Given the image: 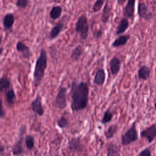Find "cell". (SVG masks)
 Listing matches in <instances>:
<instances>
[{"mask_svg": "<svg viewBox=\"0 0 156 156\" xmlns=\"http://www.w3.org/2000/svg\"><path fill=\"white\" fill-rule=\"evenodd\" d=\"M70 94L72 98L71 108L73 112H77L85 109L88 105L89 87L84 82L77 83L73 81L71 85Z\"/></svg>", "mask_w": 156, "mask_h": 156, "instance_id": "1", "label": "cell"}, {"mask_svg": "<svg viewBox=\"0 0 156 156\" xmlns=\"http://www.w3.org/2000/svg\"><path fill=\"white\" fill-rule=\"evenodd\" d=\"M48 65V56L46 50L42 48L40 51V55L36 60L34 71V80L35 87H38L41 83V81L44 76L45 70Z\"/></svg>", "mask_w": 156, "mask_h": 156, "instance_id": "2", "label": "cell"}, {"mask_svg": "<svg viewBox=\"0 0 156 156\" xmlns=\"http://www.w3.org/2000/svg\"><path fill=\"white\" fill-rule=\"evenodd\" d=\"M75 30L80 35L82 39H87L88 35L89 25L86 16L82 15L79 17L75 25Z\"/></svg>", "mask_w": 156, "mask_h": 156, "instance_id": "3", "label": "cell"}, {"mask_svg": "<svg viewBox=\"0 0 156 156\" xmlns=\"http://www.w3.org/2000/svg\"><path fill=\"white\" fill-rule=\"evenodd\" d=\"M138 133L134 122L131 127L121 136V144L122 146H127L138 140Z\"/></svg>", "mask_w": 156, "mask_h": 156, "instance_id": "4", "label": "cell"}, {"mask_svg": "<svg viewBox=\"0 0 156 156\" xmlns=\"http://www.w3.org/2000/svg\"><path fill=\"white\" fill-rule=\"evenodd\" d=\"M26 131V127L24 126H21L20 129V137L18 141L13 144L12 147V154L13 155H20L24 152L23 149V141H24V134Z\"/></svg>", "mask_w": 156, "mask_h": 156, "instance_id": "5", "label": "cell"}, {"mask_svg": "<svg viewBox=\"0 0 156 156\" xmlns=\"http://www.w3.org/2000/svg\"><path fill=\"white\" fill-rule=\"evenodd\" d=\"M66 91L65 87H60L55 99V105L59 109H63L67 105Z\"/></svg>", "mask_w": 156, "mask_h": 156, "instance_id": "6", "label": "cell"}, {"mask_svg": "<svg viewBox=\"0 0 156 156\" xmlns=\"http://www.w3.org/2000/svg\"><path fill=\"white\" fill-rule=\"evenodd\" d=\"M138 14L141 18L146 21L151 20L153 16L152 12L148 8V6L144 2L139 3L138 5Z\"/></svg>", "mask_w": 156, "mask_h": 156, "instance_id": "7", "label": "cell"}, {"mask_svg": "<svg viewBox=\"0 0 156 156\" xmlns=\"http://www.w3.org/2000/svg\"><path fill=\"white\" fill-rule=\"evenodd\" d=\"M141 136L146 138L149 143H151L156 138V124H152L143 130Z\"/></svg>", "mask_w": 156, "mask_h": 156, "instance_id": "8", "label": "cell"}, {"mask_svg": "<svg viewBox=\"0 0 156 156\" xmlns=\"http://www.w3.org/2000/svg\"><path fill=\"white\" fill-rule=\"evenodd\" d=\"M30 106L33 112L38 115L39 116H42L44 114V108L42 105L41 97L40 94H37L35 99L32 101Z\"/></svg>", "mask_w": 156, "mask_h": 156, "instance_id": "9", "label": "cell"}, {"mask_svg": "<svg viewBox=\"0 0 156 156\" xmlns=\"http://www.w3.org/2000/svg\"><path fill=\"white\" fill-rule=\"evenodd\" d=\"M136 0H127V2L123 10V15L126 18H133Z\"/></svg>", "mask_w": 156, "mask_h": 156, "instance_id": "10", "label": "cell"}, {"mask_svg": "<svg viewBox=\"0 0 156 156\" xmlns=\"http://www.w3.org/2000/svg\"><path fill=\"white\" fill-rule=\"evenodd\" d=\"M16 50L22 54V56L26 58H29L31 55L32 53L29 47L26 45L24 43L21 41H18L16 45Z\"/></svg>", "mask_w": 156, "mask_h": 156, "instance_id": "11", "label": "cell"}, {"mask_svg": "<svg viewBox=\"0 0 156 156\" xmlns=\"http://www.w3.org/2000/svg\"><path fill=\"white\" fill-rule=\"evenodd\" d=\"M68 147L73 152H80L82 151L83 146L79 138H72L69 141Z\"/></svg>", "mask_w": 156, "mask_h": 156, "instance_id": "12", "label": "cell"}, {"mask_svg": "<svg viewBox=\"0 0 156 156\" xmlns=\"http://www.w3.org/2000/svg\"><path fill=\"white\" fill-rule=\"evenodd\" d=\"M110 68L113 76L116 75L120 69L121 61L118 57H113L110 61Z\"/></svg>", "mask_w": 156, "mask_h": 156, "instance_id": "13", "label": "cell"}, {"mask_svg": "<svg viewBox=\"0 0 156 156\" xmlns=\"http://www.w3.org/2000/svg\"><path fill=\"white\" fill-rule=\"evenodd\" d=\"M15 22V16L13 14L9 13L6 14L2 21L5 30H9L11 29L13 27V25Z\"/></svg>", "mask_w": 156, "mask_h": 156, "instance_id": "14", "label": "cell"}, {"mask_svg": "<svg viewBox=\"0 0 156 156\" xmlns=\"http://www.w3.org/2000/svg\"><path fill=\"white\" fill-rule=\"evenodd\" d=\"M129 26V20L126 18H122L116 30V35H120L123 34L127 29Z\"/></svg>", "mask_w": 156, "mask_h": 156, "instance_id": "15", "label": "cell"}, {"mask_svg": "<svg viewBox=\"0 0 156 156\" xmlns=\"http://www.w3.org/2000/svg\"><path fill=\"white\" fill-rule=\"evenodd\" d=\"M105 79V73L104 69L100 68L98 69L94 78V82L98 85H102L104 84Z\"/></svg>", "mask_w": 156, "mask_h": 156, "instance_id": "16", "label": "cell"}, {"mask_svg": "<svg viewBox=\"0 0 156 156\" xmlns=\"http://www.w3.org/2000/svg\"><path fill=\"white\" fill-rule=\"evenodd\" d=\"M130 38L129 35H122L116 38L112 44V46L113 48L119 47L125 45Z\"/></svg>", "mask_w": 156, "mask_h": 156, "instance_id": "17", "label": "cell"}, {"mask_svg": "<svg viewBox=\"0 0 156 156\" xmlns=\"http://www.w3.org/2000/svg\"><path fill=\"white\" fill-rule=\"evenodd\" d=\"M63 29V24L62 23L60 22L56 24L51 30L49 35V37L50 39L52 40L58 37V35L60 34L62 30Z\"/></svg>", "mask_w": 156, "mask_h": 156, "instance_id": "18", "label": "cell"}, {"mask_svg": "<svg viewBox=\"0 0 156 156\" xmlns=\"http://www.w3.org/2000/svg\"><path fill=\"white\" fill-rule=\"evenodd\" d=\"M107 156H121L118 146L113 143H109L107 147Z\"/></svg>", "mask_w": 156, "mask_h": 156, "instance_id": "19", "label": "cell"}, {"mask_svg": "<svg viewBox=\"0 0 156 156\" xmlns=\"http://www.w3.org/2000/svg\"><path fill=\"white\" fill-rule=\"evenodd\" d=\"M138 77L140 79L147 80L151 76L150 68L146 65L141 66L138 69Z\"/></svg>", "mask_w": 156, "mask_h": 156, "instance_id": "20", "label": "cell"}, {"mask_svg": "<svg viewBox=\"0 0 156 156\" xmlns=\"http://www.w3.org/2000/svg\"><path fill=\"white\" fill-rule=\"evenodd\" d=\"M83 49L81 45H78L72 51L71 54V58L74 61H77L80 59V57L83 54Z\"/></svg>", "mask_w": 156, "mask_h": 156, "instance_id": "21", "label": "cell"}, {"mask_svg": "<svg viewBox=\"0 0 156 156\" xmlns=\"http://www.w3.org/2000/svg\"><path fill=\"white\" fill-rule=\"evenodd\" d=\"M111 7H109L108 1H107L105 4V6L103 9V12L101 16V21L104 23H107L110 18V14H111Z\"/></svg>", "mask_w": 156, "mask_h": 156, "instance_id": "22", "label": "cell"}, {"mask_svg": "<svg viewBox=\"0 0 156 156\" xmlns=\"http://www.w3.org/2000/svg\"><path fill=\"white\" fill-rule=\"evenodd\" d=\"M62 12V7L60 5L54 6L49 12V16L52 20H56L58 18Z\"/></svg>", "mask_w": 156, "mask_h": 156, "instance_id": "23", "label": "cell"}, {"mask_svg": "<svg viewBox=\"0 0 156 156\" xmlns=\"http://www.w3.org/2000/svg\"><path fill=\"white\" fill-rule=\"evenodd\" d=\"M118 127L116 124H113L108 127V128L107 129V130L104 132V135L106 137L107 139H111L112 138L115 133H116L118 130Z\"/></svg>", "mask_w": 156, "mask_h": 156, "instance_id": "24", "label": "cell"}, {"mask_svg": "<svg viewBox=\"0 0 156 156\" xmlns=\"http://www.w3.org/2000/svg\"><path fill=\"white\" fill-rule=\"evenodd\" d=\"M5 99L8 104L10 106L14 104L15 101L16 99V95L13 88L9 90L5 93Z\"/></svg>", "mask_w": 156, "mask_h": 156, "instance_id": "25", "label": "cell"}, {"mask_svg": "<svg viewBox=\"0 0 156 156\" xmlns=\"http://www.w3.org/2000/svg\"><path fill=\"white\" fill-rule=\"evenodd\" d=\"M11 85L10 80L7 77L3 76L0 78V91H3L8 89Z\"/></svg>", "mask_w": 156, "mask_h": 156, "instance_id": "26", "label": "cell"}, {"mask_svg": "<svg viewBox=\"0 0 156 156\" xmlns=\"http://www.w3.org/2000/svg\"><path fill=\"white\" fill-rule=\"evenodd\" d=\"M113 113L110 111V109H107L104 114L103 118L101 120V122L102 124H107L110 122L113 118Z\"/></svg>", "mask_w": 156, "mask_h": 156, "instance_id": "27", "label": "cell"}, {"mask_svg": "<svg viewBox=\"0 0 156 156\" xmlns=\"http://www.w3.org/2000/svg\"><path fill=\"white\" fill-rule=\"evenodd\" d=\"M34 138L33 136L30 135H26L25 138V144L26 147L29 150L33 149L34 147Z\"/></svg>", "mask_w": 156, "mask_h": 156, "instance_id": "28", "label": "cell"}, {"mask_svg": "<svg viewBox=\"0 0 156 156\" xmlns=\"http://www.w3.org/2000/svg\"><path fill=\"white\" fill-rule=\"evenodd\" d=\"M57 124L60 128L63 129V128H65L68 126V121L67 118H66L65 117L62 116L57 120Z\"/></svg>", "mask_w": 156, "mask_h": 156, "instance_id": "29", "label": "cell"}, {"mask_svg": "<svg viewBox=\"0 0 156 156\" xmlns=\"http://www.w3.org/2000/svg\"><path fill=\"white\" fill-rule=\"evenodd\" d=\"M105 0H96L93 6V10L94 12H99L102 7Z\"/></svg>", "mask_w": 156, "mask_h": 156, "instance_id": "30", "label": "cell"}, {"mask_svg": "<svg viewBox=\"0 0 156 156\" xmlns=\"http://www.w3.org/2000/svg\"><path fill=\"white\" fill-rule=\"evenodd\" d=\"M29 4V0H16V5L18 7L24 9Z\"/></svg>", "mask_w": 156, "mask_h": 156, "instance_id": "31", "label": "cell"}, {"mask_svg": "<svg viewBox=\"0 0 156 156\" xmlns=\"http://www.w3.org/2000/svg\"><path fill=\"white\" fill-rule=\"evenodd\" d=\"M138 156H151V150L148 148H146L143 150H142Z\"/></svg>", "mask_w": 156, "mask_h": 156, "instance_id": "32", "label": "cell"}, {"mask_svg": "<svg viewBox=\"0 0 156 156\" xmlns=\"http://www.w3.org/2000/svg\"><path fill=\"white\" fill-rule=\"evenodd\" d=\"M93 34L95 38H99L102 35V31L101 29L95 30L93 31Z\"/></svg>", "mask_w": 156, "mask_h": 156, "instance_id": "33", "label": "cell"}, {"mask_svg": "<svg viewBox=\"0 0 156 156\" xmlns=\"http://www.w3.org/2000/svg\"><path fill=\"white\" fill-rule=\"evenodd\" d=\"M5 113L2 105V102L1 99H0V118H3L5 116Z\"/></svg>", "mask_w": 156, "mask_h": 156, "instance_id": "34", "label": "cell"}, {"mask_svg": "<svg viewBox=\"0 0 156 156\" xmlns=\"http://www.w3.org/2000/svg\"><path fill=\"white\" fill-rule=\"evenodd\" d=\"M4 151H5V147H4V146L2 144L0 143V154H1V155L4 154Z\"/></svg>", "mask_w": 156, "mask_h": 156, "instance_id": "35", "label": "cell"}, {"mask_svg": "<svg viewBox=\"0 0 156 156\" xmlns=\"http://www.w3.org/2000/svg\"><path fill=\"white\" fill-rule=\"evenodd\" d=\"M126 1V0H117L118 3L119 5H122V4H123Z\"/></svg>", "mask_w": 156, "mask_h": 156, "instance_id": "36", "label": "cell"}, {"mask_svg": "<svg viewBox=\"0 0 156 156\" xmlns=\"http://www.w3.org/2000/svg\"><path fill=\"white\" fill-rule=\"evenodd\" d=\"M2 51H3V48H0V54H2Z\"/></svg>", "mask_w": 156, "mask_h": 156, "instance_id": "37", "label": "cell"}, {"mask_svg": "<svg viewBox=\"0 0 156 156\" xmlns=\"http://www.w3.org/2000/svg\"><path fill=\"white\" fill-rule=\"evenodd\" d=\"M154 108H155V110H156V101H155V103H154Z\"/></svg>", "mask_w": 156, "mask_h": 156, "instance_id": "38", "label": "cell"}, {"mask_svg": "<svg viewBox=\"0 0 156 156\" xmlns=\"http://www.w3.org/2000/svg\"><path fill=\"white\" fill-rule=\"evenodd\" d=\"M1 42H2V37L0 35V44L1 43Z\"/></svg>", "mask_w": 156, "mask_h": 156, "instance_id": "39", "label": "cell"}, {"mask_svg": "<svg viewBox=\"0 0 156 156\" xmlns=\"http://www.w3.org/2000/svg\"><path fill=\"white\" fill-rule=\"evenodd\" d=\"M55 156H59L58 155H55Z\"/></svg>", "mask_w": 156, "mask_h": 156, "instance_id": "40", "label": "cell"}]
</instances>
